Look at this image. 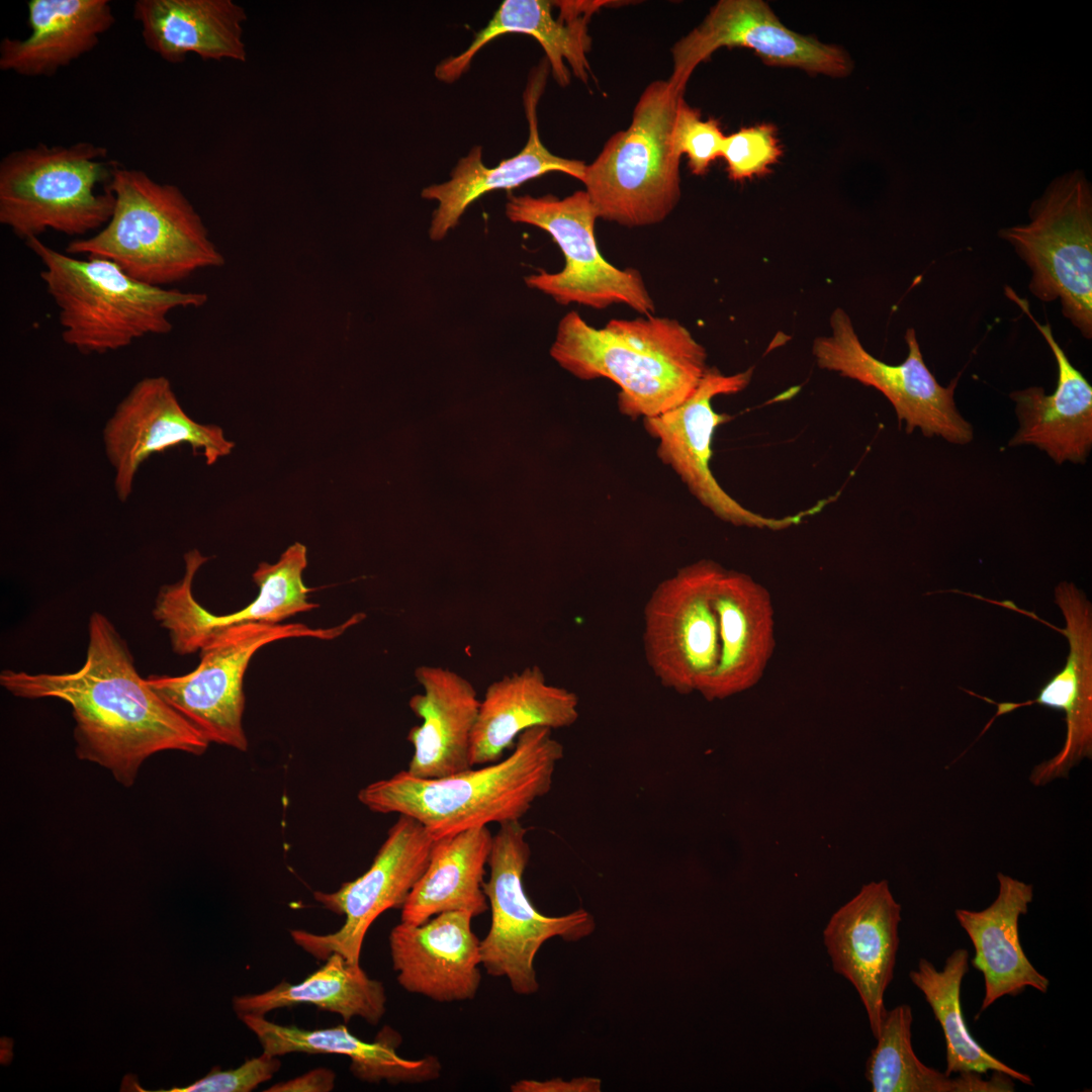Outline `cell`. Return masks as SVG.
I'll return each instance as SVG.
<instances>
[{"instance_id":"2","label":"cell","mask_w":1092,"mask_h":1092,"mask_svg":"<svg viewBox=\"0 0 1092 1092\" xmlns=\"http://www.w3.org/2000/svg\"><path fill=\"white\" fill-rule=\"evenodd\" d=\"M555 361L582 380L607 378L620 392V412L656 417L682 403L704 377L707 353L676 320L643 315L588 325L576 311L559 322L550 349Z\"/></svg>"},{"instance_id":"19","label":"cell","mask_w":1092,"mask_h":1092,"mask_svg":"<svg viewBox=\"0 0 1092 1092\" xmlns=\"http://www.w3.org/2000/svg\"><path fill=\"white\" fill-rule=\"evenodd\" d=\"M1055 603L1061 609L1066 621L1063 629L1037 618L1034 613L1018 609L1011 601L996 602V605L1026 614L1052 627L1062 633L1069 643V653L1064 667L1039 689L1034 699L1023 703L997 704L990 701L998 708L993 719L1017 708L1033 704L1064 712L1066 723L1064 744L1057 754L1032 768L1029 781L1036 787H1042L1058 779H1066L1074 766L1084 758L1092 757L1091 603L1075 583L1068 581H1061L1056 586Z\"/></svg>"},{"instance_id":"6","label":"cell","mask_w":1092,"mask_h":1092,"mask_svg":"<svg viewBox=\"0 0 1092 1092\" xmlns=\"http://www.w3.org/2000/svg\"><path fill=\"white\" fill-rule=\"evenodd\" d=\"M90 142L33 147L8 153L0 162V222L27 241L52 230L83 236L110 219L115 197L109 187L115 161Z\"/></svg>"},{"instance_id":"34","label":"cell","mask_w":1092,"mask_h":1092,"mask_svg":"<svg viewBox=\"0 0 1092 1092\" xmlns=\"http://www.w3.org/2000/svg\"><path fill=\"white\" fill-rule=\"evenodd\" d=\"M912 1009L907 1004L887 1010L877 1045L867 1061L866 1077L873 1092H1010L1013 1079L995 1072L991 1080L978 1073L950 1078L923 1064L911 1041Z\"/></svg>"},{"instance_id":"1","label":"cell","mask_w":1092,"mask_h":1092,"mask_svg":"<svg viewBox=\"0 0 1092 1092\" xmlns=\"http://www.w3.org/2000/svg\"><path fill=\"white\" fill-rule=\"evenodd\" d=\"M82 666L49 673L4 669L0 685L22 699L68 703L79 759L108 769L129 788L144 761L161 751L203 754L209 742L166 704L136 668L126 641L103 614L93 612Z\"/></svg>"},{"instance_id":"16","label":"cell","mask_w":1092,"mask_h":1092,"mask_svg":"<svg viewBox=\"0 0 1092 1092\" xmlns=\"http://www.w3.org/2000/svg\"><path fill=\"white\" fill-rule=\"evenodd\" d=\"M752 50L769 66L795 67L812 74L845 77L852 62L839 47L797 33L761 0H720L700 25L671 49L668 82L684 92L696 67L720 48Z\"/></svg>"},{"instance_id":"40","label":"cell","mask_w":1092,"mask_h":1092,"mask_svg":"<svg viewBox=\"0 0 1092 1092\" xmlns=\"http://www.w3.org/2000/svg\"><path fill=\"white\" fill-rule=\"evenodd\" d=\"M336 1074L327 1068H316L296 1078L278 1082L266 1092H330L335 1087Z\"/></svg>"},{"instance_id":"35","label":"cell","mask_w":1092,"mask_h":1092,"mask_svg":"<svg viewBox=\"0 0 1092 1092\" xmlns=\"http://www.w3.org/2000/svg\"><path fill=\"white\" fill-rule=\"evenodd\" d=\"M969 952L954 949L938 971L926 959H920L918 967L909 973L911 982L922 992L935 1019L941 1026L946 1046L945 1074L978 1073L989 1071L1003 1073L1013 1080L1032 1085L1031 1078L1004 1064L989 1054L974 1038L965 1021L961 1004V987L969 971Z\"/></svg>"},{"instance_id":"4","label":"cell","mask_w":1092,"mask_h":1092,"mask_svg":"<svg viewBox=\"0 0 1092 1092\" xmlns=\"http://www.w3.org/2000/svg\"><path fill=\"white\" fill-rule=\"evenodd\" d=\"M108 187L115 197L110 219L92 237L70 242L67 254L110 260L130 277L161 287L224 264L201 216L176 185L115 161Z\"/></svg>"},{"instance_id":"15","label":"cell","mask_w":1092,"mask_h":1092,"mask_svg":"<svg viewBox=\"0 0 1092 1092\" xmlns=\"http://www.w3.org/2000/svg\"><path fill=\"white\" fill-rule=\"evenodd\" d=\"M434 840L419 821L399 815L362 876L335 892L313 893L326 909L345 916L344 924L328 934L293 929L290 935L295 944L316 960L340 953L348 963L360 965L369 927L384 911L401 909L427 868Z\"/></svg>"},{"instance_id":"36","label":"cell","mask_w":1092,"mask_h":1092,"mask_svg":"<svg viewBox=\"0 0 1092 1092\" xmlns=\"http://www.w3.org/2000/svg\"><path fill=\"white\" fill-rule=\"evenodd\" d=\"M777 131L774 124L760 123L725 136L721 157L731 180L743 181L771 172L770 166L783 154Z\"/></svg>"},{"instance_id":"23","label":"cell","mask_w":1092,"mask_h":1092,"mask_svg":"<svg viewBox=\"0 0 1092 1092\" xmlns=\"http://www.w3.org/2000/svg\"><path fill=\"white\" fill-rule=\"evenodd\" d=\"M1004 290L1034 324L1058 366V383L1052 394H1045L1040 386L1010 393L1019 429L1009 445L1036 446L1058 464L1066 461L1084 463L1092 447V386L1070 362L1055 339L1051 325L1039 324L1031 313L1028 301L1011 287L1006 286Z\"/></svg>"},{"instance_id":"14","label":"cell","mask_w":1092,"mask_h":1092,"mask_svg":"<svg viewBox=\"0 0 1092 1092\" xmlns=\"http://www.w3.org/2000/svg\"><path fill=\"white\" fill-rule=\"evenodd\" d=\"M753 369L731 375L707 369L700 384L682 403L661 415L644 420L647 433L658 441L657 455L680 477L690 492L720 520L736 527L781 531L800 524L820 512L825 502L795 515L780 518L755 513L733 498L716 480L710 467L712 442L717 428L730 417L712 406L714 397L743 390Z\"/></svg>"},{"instance_id":"24","label":"cell","mask_w":1092,"mask_h":1092,"mask_svg":"<svg viewBox=\"0 0 1092 1092\" xmlns=\"http://www.w3.org/2000/svg\"><path fill=\"white\" fill-rule=\"evenodd\" d=\"M720 635L718 665L701 692L709 702L754 687L775 646V612L768 590L750 575L723 567L715 586Z\"/></svg>"},{"instance_id":"8","label":"cell","mask_w":1092,"mask_h":1092,"mask_svg":"<svg viewBox=\"0 0 1092 1092\" xmlns=\"http://www.w3.org/2000/svg\"><path fill=\"white\" fill-rule=\"evenodd\" d=\"M1029 221L1002 229L1027 265L1029 291L1039 300L1059 299L1063 315L1092 338V188L1081 170L1055 178L1032 201Z\"/></svg>"},{"instance_id":"9","label":"cell","mask_w":1092,"mask_h":1092,"mask_svg":"<svg viewBox=\"0 0 1092 1092\" xmlns=\"http://www.w3.org/2000/svg\"><path fill=\"white\" fill-rule=\"evenodd\" d=\"M364 618L365 614L357 613L330 628H310L301 623L230 626L210 636L200 648V660L193 670L179 676L151 675L146 682L209 744L246 751L243 682L254 654L265 645L282 639L333 640Z\"/></svg>"},{"instance_id":"5","label":"cell","mask_w":1092,"mask_h":1092,"mask_svg":"<svg viewBox=\"0 0 1092 1092\" xmlns=\"http://www.w3.org/2000/svg\"><path fill=\"white\" fill-rule=\"evenodd\" d=\"M25 244L43 265L40 277L58 307L63 341L82 354H104L168 334L173 309L207 301L202 292L141 282L104 258L64 254L38 238Z\"/></svg>"},{"instance_id":"7","label":"cell","mask_w":1092,"mask_h":1092,"mask_svg":"<svg viewBox=\"0 0 1092 1092\" xmlns=\"http://www.w3.org/2000/svg\"><path fill=\"white\" fill-rule=\"evenodd\" d=\"M684 92L668 80L641 93L625 130L614 133L586 165L582 183L598 216L628 228L665 219L680 198L679 161L671 148Z\"/></svg>"},{"instance_id":"13","label":"cell","mask_w":1092,"mask_h":1092,"mask_svg":"<svg viewBox=\"0 0 1092 1092\" xmlns=\"http://www.w3.org/2000/svg\"><path fill=\"white\" fill-rule=\"evenodd\" d=\"M831 332L814 340L812 353L821 369L879 390L893 405L906 432L920 429L925 437H940L949 443L966 445L973 440L972 425L954 403L958 379L948 386L939 384L926 366L916 332L906 331V359L888 364L868 352L855 333L849 315L836 308L830 316Z\"/></svg>"},{"instance_id":"26","label":"cell","mask_w":1092,"mask_h":1092,"mask_svg":"<svg viewBox=\"0 0 1092 1092\" xmlns=\"http://www.w3.org/2000/svg\"><path fill=\"white\" fill-rule=\"evenodd\" d=\"M575 693L547 682L532 665L491 682L480 701L470 747L471 765L500 760L504 752L527 729L566 728L579 717Z\"/></svg>"},{"instance_id":"10","label":"cell","mask_w":1092,"mask_h":1092,"mask_svg":"<svg viewBox=\"0 0 1092 1092\" xmlns=\"http://www.w3.org/2000/svg\"><path fill=\"white\" fill-rule=\"evenodd\" d=\"M526 835L520 821L499 824L493 835L489 877L483 884L491 920L480 940L481 966L489 976L506 978L519 995L538 991L534 962L548 939L574 942L596 928L594 917L582 908L561 916H547L535 908L523 886L531 855Z\"/></svg>"},{"instance_id":"28","label":"cell","mask_w":1092,"mask_h":1092,"mask_svg":"<svg viewBox=\"0 0 1092 1092\" xmlns=\"http://www.w3.org/2000/svg\"><path fill=\"white\" fill-rule=\"evenodd\" d=\"M132 17L146 47L165 62L182 63L189 54L203 61H247V13L233 0H136Z\"/></svg>"},{"instance_id":"11","label":"cell","mask_w":1092,"mask_h":1092,"mask_svg":"<svg viewBox=\"0 0 1092 1092\" xmlns=\"http://www.w3.org/2000/svg\"><path fill=\"white\" fill-rule=\"evenodd\" d=\"M506 215L548 233L561 249V271H541L525 277L532 289L551 296L559 304L571 302L602 309L626 304L643 315H653L654 302L640 272L619 269L604 259L595 238L598 213L585 190L564 198L547 194L509 195Z\"/></svg>"},{"instance_id":"38","label":"cell","mask_w":1092,"mask_h":1092,"mask_svg":"<svg viewBox=\"0 0 1092 1092\" xmlns=\"http://www.w3.org/2000/svg\"><path fill=\"white\" fill-rule=\"evenodd\" d=\"M280 1067L281 1062L277 1057L263 1052L236 1069L219 1070L215 1067L190 1085L151 1092H250L270 1080Z\"/></svg>"},{"instance_id":"21","label":"cell","mask_w":1092,"mask_h":1092,"mask_svg":"<svg viewBox=\"0 0 1092 1092\" xmlns=\"http://www.w3.org/2000/svg\"><path fill=\"white\" fill-rule=\"evenodd\" d=\"M467 911L440 913L421 925L400 922L389 934L398 984L437 1002L472 1000L481 982L480 940Z\"/></svg>"},{"instance_id":"17","label":"cell","mask_w":1092,"mask_h":1092,"mask_svg":"<svg viewBox=\"0 0 1092 1092\" xmlns=\"http://www.w3.org/2000/svg\"><path fill=\"white\" fill-rule=\"evenodd\" d=\"M208 560L197 549L184 555L183 577L163 585L157 595L153 615L168 631L173 651L187 655L200 650L217 631L247 623L281 624L286 619L318 607L308 601L312 590L302 579L307 565L306 547L295 542L277 562H262L253 573L259 587L258 597L248 606L232 614L215 615L203 608L192 593L196 572Z\"/></svg>"},{"instance_id":"22","label":"cell","mask_w":1092,"mask_h":1092,"mask_svg":"<svg viewBox=\"0 0 1092 1092\" xmlns=\"http://www.w3.org/2000/svg\"><path fill=\"white\" fill-rule=\"evenodd\" d=\"M547 72L546 64H543L529 78L524 93L529 138L518 155L488 168L482 162L481 148L474 147L468 155L459 159L448 181L423 189V198L438 202L429 229L431 240L441 241L445 238L458 224L467 207L488 192L511 190L550 172H561L582 182L586 165L552 154L539 136L536 108L545 87Z\"/></svg>"},{"instance_id":"29","label":"cell","mask_w":1092,"mask_h":1092,"mask_svg":"<svg viewBox=\"0 0 1092 1092\" xmlns=\"http://www.w3.org/2000/svg\"><path fill=\"white\" fill-rule=\"evenodd\" d=\"M240 1019L256 1035L264 1053L274 1057L292 1053L346 1056L351 1061V1073L362 1082L420 1084L441 1076L442 1065L435 1056L418 1060L401 1058L396 1053L401 1036L387 1025L373 1042H367L351 1033L345 1025L302 1029L277 1024L265 1016L249 1014Z\"/></svg>"},{"instance_id":"12","label":"cell","mask_w":1092,"mask_h":1092,"mask_svg":"<svg viewBox=\"0 0 1092 1092\" xmlns=\"http://www.w3.org/2000/svg\"><path fill=\"white\" fill-rule=\"evenodd\" d=\"M723 566L701 559L659 582L644 608L647 664L677 694L704 690L720 656L714 593Z\"/></svg>"},{"instance_id":"30","label":"cell","mask_w":1092,"mask_h":1092,"mask_svg":"<svg viewBox=\"0 0 1092 1092\" xmlns=\"http://www.w3.org/2000/svg\"><path fill=\"white\" fill-rule=\"evenodd\" d=\"M23 39L0 42V69L24 77H51L94 50L115 23L108 0H29Z\"/></svg>"},{"instance_id":"27","label":"cell","mask_w":1092,"mask_h":1092,"mask_svg":"<svg viewBox=\"0 0 1092 1092\" xmlns=\"http://www.w3.org/2000/svg\"><path fill=\"white\" fill-rule=\"evenodd\" d=\"M997 897L987 908L954 911L975 949L972 965L984 977L980 1012L998 999L1016 996L1027 987L1046 993L1050 986L1049 979L1025 956L1019 939V917L1027 913L1033 886L1003 873L997 874Z\"/></svg>"},{"instance_id":"39","label":"cell","mask_w":1092,"mask_h":1092,"mask_svg":"<svg viewBox=\"0 0 1092 1092\" xmlns=\"http://www.w3.org/2000/svg\"><path fill=\"white\" fill-rule=\"evenodd\" d=\"M601 1080L597 1078L580 1077L571 1080L561 1078L550 1080H520L511 1086L513 1092H598L601 1091Z\"/></svg>"},{"instance_id":"18","label":"cell","mask_w":1092,"mask_h":1092,"mask_svg":"<svg viewBox=\"0 0 1092 1092\" xmlns=\"http://www.w3.org/2000/svg\"><path fill=\"white\" fill-rule=\"evenodd\" d=\"M103 442L120 502L129 497L141 465L155 453L187 444L211 465L234 448L221 428L199 424L184 412L165 376L146 377L131 387L107 421Z\"/></svg>"},{"instance_id":"31","label":"cell","mask_w":1092,"mask_h":1092,"mask_svg":"<svg viewBox=\"0 0 1092 1092\" xmlns=\"http://www.w3.org/2000/svg\"><path fill=\"white\" fill-rule=\"evenodd\" d=\"M553 2L545 0H506L494 12L488 23L474 36L470 46L461 54L439 63L435 69L438 80L452 83L465 73L480 49L490 40L506 33L528 34L543 48L551 73L560 86H567L570 74L586 83L589 65L586 53L590 39L586 22L590 14L576 15L562 8L555 19L551 13Z\"/></svg>"},{"instance_id":"3","label":"cell","mask_w":1092,"mask_h":1092,"mask_svg":"<svg viewBox=\"0 0 1092 1092\" xmlns=\"http://www.w3.org/2000/svg\"><path fill=\"white\" fill-rule=\"evenodd\" d=\"M563 755L552 729L537 726L518 736L505 759L440 779L400 770L362 788L358 800L375 813L412 817L439 839L489 823L520 821L550 792Z\"/></svg>"},{"instance_id":"37","label":"cell","mask_w":1092,"mask_h":1092,"mask_svg":"<svg viewBox=\"0 0 1092 1092\" xmlns=\"http://www.w3.org/2000/svg\"><path fill=\"white\" fill-rule=\"evenodd\" d=\"M725 136L719 120H703L699 109L691 107L684 98L679 100L672 125L671 148L679 158L687 155L694 175H705L711 163L721 157Z\"/></svg>"},{"instance_id":"20","label":"cell","mask_w":1092,"mask_h":1092,"mask_svg":"<svg viewBox=\"0 0 1092 1092\" xmlns=\"http://www.w3.org/2000/svg\"><path fill=\"white\" fill-rule=\"evenodd\" d=\"M900 921L901 905L882 880L863 885L823 930L833 970L855 988L875 1037L887 1011L884 996L894 976Z\"/></svg>"},{"instance_id":"33","label":"cell","mask_w":1092,"mask_h":1092,"mask_svg":"<svg viewBox=\"0 0 1092 1092\" xmlns=\"http://www.w3.org/2000/svg\"><path fill=\"white\" fill-rule=\"evenodd\" d=\"M386 1000L380 981L370 979L360 965L348 963L340 953H332L303 981L281 982L262 993L236 996L233 1008L240 1018L249 1014L265 1016L275 1009L308 1003L339 1014L345 1022L360 1017L376 1025L386 1011Z\"/></svg>"},{"instance_id":"25","label":"cell","mask_w":1092,"mask_h":1092,"mask_svg":"<svg viewBox=\"0 0 1092 1092\" xmlns=\"http://www.w3.org/2000/svg\"><path fill=\"white\" fill-rule=\"evenodd\" d=\"M415 676L424 693L411 697L408 707L423 722L408 731L414 754L406 770L440 779L472 767L471 737L480 707L473 685L441 666L420 665Z\"/></svg>"},{"instance_id":"32","label":"cell","mask_w":1092,"mask_h":1092,"mask_svg":"<svg viewBox=\"0 0 1092 1092\" xmlns=\"http://www.w3.org/2000/svg\"><path fill=\"white\" fill-rule=\"evenodd\" d=\"M493 835L486 826L435 839L427 868L401 907V921L421 925L449 911L479 916L488 910L483 891Z\"/></svg>"}]
</instances>
